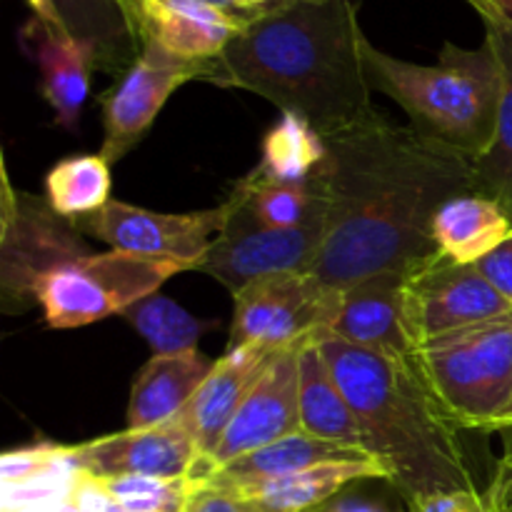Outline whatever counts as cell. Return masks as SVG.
Returning <instances> with one entry per match:
<instances>
[{
	"instance_id": "obj_1",
	"label": "cell",
	"mask_w": 512,
	"mask_h": 512,
	"mask_svg": "<svg viewBox=\"0 0 512 512\" xmlns=\"http://www.w3.org/2000/svg\"><path fill=\"white\" fill-rule=\"evenodd\" d=\"M323 138L328 220L310 275L345 290L380 273H410L438 255L435 213L478 190L473 160L378 110Z\"/></svg>"
},
{
	"instance_id": "obj_2",
	"label": "cell",
	"mask_w": 512,
	"mask_h": 512,
	"mask_svg": "<svg viewBox=\"0 0 512 512\" xmlns=\"http://www.w3.org/2000/svg\"><path fill=\"white\" fill-rule=\"evenodd\" d=\"M363 43L355 0H278L250 15L203 80L258 93L330 135L375 110Z\"/></svg>"
},
{
	"instance_id": "obj_3",
	"label": "cell",
	"mask_w": 512,
	"mask_h": 512,
	"mask_svg": "<svg viewBox=\"0 0 512 512\" xmlns=\"http://www.w3.org/2000/svg\"><path fill=\"white\" fill-rule=\"evenodd\" d=\"M333 378L368 433L370 455L408 500L478 488L460 433L413 355L375 353L335 335L318 340Z\"/></svg>"
},
{
	"instance_id": "obj_4",
	"label": "cell",
	"mask_w": 512,
	"mask_h": 512,
	"mask_svg": "<svg viewBox=\"0 0 512 512\" xmlns=\"http://www.w3.org/2000/svg\"><path fill=\"white\" fill-rule=\"evenodd\" d=\"M363 63L370 90L393 98L420 135L473 163L490 148L503 100V68L488 38L480 48L445 43L435 65L400 60L365 38Z\"/></svg>"
},
{
	"instance_id": "obj_5",
	"label": "cell",
	"mask_w": 512,
	"mask_h": 512,
	"mask_svg": "<svg viewBox=\"0 0 512 512\" xmlns=\"http://www.w3.org/2000/svg\"><path fill=\"white\" fill-rule=\"evenodd\" d=\"M413 360L460 430L500 428L512 408V313L425 340Z\"/></svg>"
},
{
	"instance_id": "obj_6",
	"label": "cell",
	"mask_w": 512,
	"mask_h": 512,
	"mask_svg": "<svg viewBox=\"0 0 512 512\" xmlns=\"http://www.w3.org/2000/svg\"><path fill=\"white\" fill-rule=\"evenodd\" d=\"M183 270L190 265L110 250L50 273L38 288V305L50 328H83L158 293L160 285Z\"/></svg>"
},
{
	"instance_id": "obj_7",
	"label": "cell",
	"mask_w": 512,
	"mask_h": 512,
	"mask_svg": "<svg viewBox=\"0 0 512 512\" xmlns=\"http://www.w3.org/2000/svg\"><path fill=\"white\" fill-rule=\"evenodd\" d=\"M0 203V303L5 313H23L38 303V288L50 273L93 253L78 223L55 213L48 200L15 190L5 168Z\"/></svg>"
},
{
	"instance_id": "obj_8",
	"label": "cell",
	"mask_w": 512,
	"mask_h": 512,
	"mask_svg": "<svg viewBox=\"0 0 512 512\" xmlns=\"http://www.w3.org/2000/svg\"><path fill=\"white\" fill-rule=\"evenodd\" d=\"M233 298L228 348L258 343L283 350L330 335L343 290L310 273H283L255 280Z\"/></svg>"
},
{
	"instance_id": "obj_9",
	"label": "cell",
	"mask_w": 512,
	"mask_h": 512,
	"mask_svg": "<svg viewBox=\"0 0 512 512\" xmlns=\"http://www.w3.org/2000/svg\"><path fill=\"white\" fill-rule=\"evenodd\" d=\"M228 200L233 215L195 270L223 283L233 295L270 275L310 273L323 248L328 218L298 228H263L233 198Z\"/></svg>"
},
{
	"instance_id": "obj_10",
	"label": "cell",
	"mask_w": 512,
	"mask_h": 512,
	"mask_svg": "<svg viewBox=\"0 0 512 512\" xmlns=\"http://www.w3.org/2000/svg\"><path fill=\"white\" fill-rule=\"evenodd\" d=\"M405 328L415 345L470 325L512 313V303L498 293L475 265L433 255L405 275Z\"/></svg>"
},
{
	"instance_id": "obj_11",
	"label": "cell",
	"mask_w": 512,
	"mask_h": 512,
	"mask_svg": "<svg viewBox=\"0 0 512 512\" xmlns=\"http://www.w3.org/2000/svg\"><path fill=\"white\" fill-rule=\"evenodd\" d=\"M230 215H233L230 200L218 208L193 210V213H155L120 200H108L93 215L80 218L78 225L80 230L100 238L113 250L178 260L195 270L225 230Z\"/></svg>"
},
{
	"instance_id": "obj_12",
	"label": "cell",
	"mask_w": 512,
	"mask_h": 512,
	"mask_svg": "<svg viewBox=\"0 0 512 512\" xmlns=\"http://www.w3.org/2000/svg\"><path fill=\"white\" fill-rule=\"evenodd\" d=\"M208 60H185L145 40L140 58L103 98V148L108 165L123 160L148 135L163 105L180 85L203 80Z\"/></svg>"
},
{
	"instance_id": "obj_13",
	"label": "cell",
	"mask_w": 512,
	"mask_h": 512,
	"mask_svg": "<svg viewBox=\"0 0 512 512\" xmlns=\"http://www.w3.org/2000/svg\"><path fill=\"white\" fill-rule=\"evenodd\" d=\"M300 348L303 345H290L270 358L263 378L250 390L213 453L198 460L190 470V480L195 485L205 483L210 475L233 460L303 430L300 428Z\"/></svg>"
},
{
	"instance_id": "obj_14",
	"label": "cell",
	"mask_w": 512,
	"mask_h": 512,
	"mask_svg": "<svg viewBox=\"0 0 512 512\" xmlns=\"http://www.w3.org/2000/svg\"><path fill=\"white\" fill-rule=\"evenodd\" d=\"M78 465L93 478H190L198 463L195 440L178 420L158 428L123 430L75 445Z\"/></svg>"
},
{
	"instance_id": "obj_15",
	"label": "cell",
	"mask_w": 512,
	"mask_h": 512,
	"mask_svg": "<svg viewBox=\"0 0 512 512\" xmlns=\"http://www.w3.org/2000/svg\"><path fill=\"white\" fill-rule=\"evenodd\" d=\"M275 353L278 350L268 348V345L248 343L228 348L223 358L215 360L213 373L200 385L188 408L175 418L193 435L198 460L213 453L218 440L228 430L230 420L235 418L255 383L263 378L265 368Z\"/></svg>"
},
{
	"instance_id": "obj_16",
	"label": "cell",
	"mask_w": 512,
	"mask_h": 512,
	"mask_svg": "<svg viewBox=\"0 0 512 512\" xmlns=\"http://www.w3.org/2000/svg\"><path fill=\"white\" fill-rule=\"evenodd\" d=\"M405 275L408 273H380L345 288L330 335L375 353L410 358L415 343L405 328Z\"/></svg>"
},
{
	"instance_id": "obj_17",
	"label": "cell",
	"mask_w": 512,
	"mask_h": 512,
	"mask_svg": "<svg viewBox=\"0 0 512 512\" xmlns=\"http://www.w3.org/2000/svg\"><path fill=\"white\" fill-rule=\"evenodd\" d=\"M253 15V13H250ZM250 15L228 13L203 0H140L143 40L185 60H213L228 48Z\"/></svg>"
},
{
	"instance_id": "obj_18",
	"label": "cell",
	"mask_w": 512,
	"mask_h": 512,
	"mask_svg": "<svg viewBox=\"0 0 512 512\" xmlns=\"http://www.w3.org/2000/svg\"><path fill=\"white\" fill-rule=\"evenodd\" d=\"M20 43L43 73V95L53 108L58 125L75 130L88 98L90 75L93 68H98L95 50L38 18L25 23L20 30Z\"/></svg>"
},
{
	"instance_id": "obj_19",
	"label": "cell",
	"mask_w": 512,
	"mask_h": 512,
	"mask_svg": "<svg viewBox=\"0 0 512 512\" xmlns=\"http://www.w3.org/2000/svg\"><path fill=\"white\" fill-rule=\"evenodd\" d=\"M360 480H390V473L375 458L333 460L265 483L215 490L238 498L250 512H313Z\"/></svg>"
},
{
	"instance_id": "obj_20",
	"label": "cell",
	"mask_w": 512,
	"mask_h": 512,
	"mask_svg": "<svg viewBox=\"0 0 512 512\" xmlns=\"http://www.w3.org/2000/svg\"><path fill=\"white\" fill-rule=\"evenodd\" d=\"M213 368L215 360L198 348L173 355H153L135 375L128 403V428H158L178 418Z\"/></svg>"
},
{
	"instance_id": "obj_21",
	"label": "cell",
	"mask_w": 512,
	"mask_h": 512,
	"mask_svg": "<svg viewBox=\"0 0 512 512\" xmlns=\"http://www.w3.org/2000/svg\"><path fill=\"white\" fill-rule=\"evenodd\" d=\"M65 33L95 50L98 68L128 70L143 53L138 13L128 0H53Z\"/></svg>"
},
{
	"instance_id": "obj_22",
	"label": "cell",
	"mask_w": 512,
	"mask_h": 512,
	"mask_svg": "<svg viewBox=\"0 0 512 512\" xmlns=\"http://www.w3.org/2000/svg\"><path fill=\"white\" fill-rule=\"evenodd\" d=\"M300 428L313 438L370 453L368 433L330 373L318 340L300 348Z\"/></svg>"
},
{
	"instance_id": "obj_23",
	"label": "cell",
	"mask_w": 512,
	"mask_h": 512,
	"mask_svg": "<svg viewBox=\"0 0 512 512\" xmlns=\"http://www.w3.org/2000/svg\"><path fill=\"white\" fill-rule=\"evenodd\" d=\"M512 230V218L498 200L478 193H460L443 203L433 220V243L440 255L475 265L498 248Z\"/></svg>"
},
{
	"instance_id": "obj_24",
	"label": "cell",
	"mask_w": 512,
	"mask_h": 512,
	"mask_svg": "<svg viewBox=\"0 0 512 512\" xmlns=\"http://www.w3.org/2000/svg\"><path fill=\"white\" fill-rule=\"evenodd\" d=\"M373 458L363 450L345 448V445L328 443V440L313 438V435L298 433L280 438L275 443L265 445V448L253 450V453L243 455V458L233 460L218 473L210 475L205 488H243V485L265 483V480L283 478V475L298 473V470L315 468V465L333 463V460H368ZM378 460V458H375Z\"/></svg>"
},
{
	"instance_id": "obj_25",
	"label": "cell",
	"mask_w": 512,
	"mask_h": 512,
	"mask_svg": "<svg viewBox=\"0 0 512 512\" xmlns=\"http://www.w3.org/2000/svg\"><path fill=\"white\" fill-rule=\"evenodd\" d=\"M485 38L493 43L503 68V100L490 148L473 163L478 193L498 200L512 218V13L483 20Z\"/></svg>"
},
{
	"instance_id": "obj_26",
	"label": "cell",
	"mask_w": 512,
	"mask_h": 512,
	"mask_svg": "<svg viewBox=\"0 0 512 512\" xmlns=\"http://www.w3.org/2000/svg\"><path fill=\"white\" fill-rule=\"evenodd\" d=\"M328 163V143L323 133L295 113H280L260 145V163L255 165L263 178L275 183L313 185Z\"/></svg>"
},
{
	"instance_id": "obj_27",
	"label": "cell",
	"mask_w": 512,
	"mask_h": 512,
	"mask_svg": "<svg viewBox=\"0 0 512 512\" xmlns=\"http://www.w3.org/2000/svg\"><path fill=\"white\" fill-rule=\"evenodd\" d=\"M230 198L263 228H298L328 215L320 178L313 185L275 183L253 168L235 183Z\"/></svg>"
},
{
	"instance_id": "obj_28",
	"label": "cell",
	"mask_w": 512,
	"mask_h": 512,
	"mask_svg": "<svg viewBox=\"0 0 512 512\" xmlns=\"http://www.w3.org/2000/svg\"><path fill=\"white\" fill-rule=\"evenodd\" d=\"M110 183V165L103 155H70L50 168L45 193L55 213L78 223L108 203Z\"/></svg>"
},
{
	"instance_id": "obj_29",
	"label": "cell",
	"mask_w": 512,
	"mask_h": 512,
	"mask_svg": "<svg viewBox=\"0 0 512 512\" xmlns=\"http://www.w3.org/2000/svg\"><path fill=\"white\" fill-rule=\"evenodd\" d=\"M125 320L148 340L155 355H173L185 353V350L198 348V340L210 325L190 315L188 310L180 308L175 300L165 295L153 293L148 298L138 300L123 310Z\"/></svg>"
},
{
	"instance_id": "obj_30",
	"label": "cell",
	"mask_w": 512,
	"mask_h": 512,
	"mask_svg": "<svg viewBox=\"0 0 512 512\" xmlns=\"http://www.w3.org/2000/svg\"><path fill=\"white\" fill-rule=\"evenodd\" d=\"M408 512H500L490 490L463 488L410 500Z\"/></svg>"
},
{
	"instance_id": "obj_31",
	"label": "cell",
	"mask_w": 512,
	"mask_h": 512,
	"mask_svg": "<svg viewBox=\"0 0 512 512\" xmlns=\"http://www.w3.org/2000/svg\"><path fill=\"white\" fill-rule=\"evenodd\" d=\"M478 273L512 303V230L508 238L475 263Z\"/></svg>"
},
{
	"instance_id": "obj_32",
	"label": "cell",
	"mask_w": 512,
	"mask_h": 512,
	"mask_svg": "<svg viewBox=\"0 0 512 512\" xmlns=\"http://www.w3.org/2000/svg\"><path fill=\"white\" fill-rule=\"evenodd\" d=\"M185 512H250L240 503L238 498L228 493H220L215 488H203V485H195V493L190 498Z\"/></svg>"
},
{
	"instance_id": "obj_33",
	"label": "cell",
	"mask_w": 512,
	"mask_h": 512,
	"mask_svg": "<svg viewBox=\"0 0 512 512\" xmlns=\"http://www.w3.org/2000/svg\"><path fill=\"white\" fill-rule=\"evenodd\" d=\"M313 512H393L388 510L385 505L380 503H370V500H360V498H338L325 503L323 508L313 510Z\"/></svg>"
},
{
	"instance_id": "obj_34",
	"label": "cell",
	"mask_w": 512,
	"mask_h": 512,
	"mask_svg": "<svg viewBox=\"0 0 512 512\" xmlns=\"http://www.w3.org/2000/svg\"><path fill=\"white\" fill-rule=\"evenodd\" d=\"M488 490L490 495H493L495 505H498L500 512H512V473L495 475Z\"/></svg>"
},
{
	"instance_id": "obj_35",
	"label": "cell",
	"mask_w": 512,
	"mask_h": 512,
	"mask_svg": "<svg viewBox=\"0 0 512 512\" xmlns=\"http://www.w3.org/2000/svg\"><path fill=\"white\" fill-rule=\"evenodd\" d=\"M498 433L503 435V458H500L495 475H508L512 473V408L508 410L503 423H500Z\"/></svg>"
},
{
	"instance_id": "obj_36",
	"label": "cell",
	"mask_w": 512,
	"mask_h": 512,
	"mask_svg": "<svg viewBox=\"0 0 512 512\" xmlns=\"http://www.w3.org/2000/svg\"><path fill=\"white\" fill-rule=\"evenodd\" d=\"M465 3L473 5L483 20L500 18V15L512 13V0H465Z\"/></svg>"
},
{
	"instance_id": "obj_37",
	"label": "cell",
	"mask_w": 512,
	"mask_h": 512,
	"mask_svg": "<svg viewBox=\"0 0 512 512\" xmlns=\"http://www.w3.org/2000/svg\"><path fill=\"white\" fill-rule=\"evenodd\" d=\"M28 5H30V8H33V18H38V20H43V23L55 25V28L63 30V25H60L58 10H55L53 0H28Z\"/></svg>"
},
{
	"instance_id": "obj_38",
	"label": "cell",
	"mask_w": 512,
	"mask_h": 512,
	"mask_svg": "<svg viewBox=\"0 0 512 512\" xmlns=\"http://www.w3.org/2000/svg\"><path fill=\"white\" fill-rule=\"evenodd\" d=\"M8 512H85L78 505V500L70 495V498L58 500V503H45V505H30V508H18V510H8Z\"/></svg>"
},
{
	"instance_id": "obj_39",
	"label": "cell",
	"mask_w": 512,
	"mask_h": 512,
	"mask_svg": "<svg viewBox=\"0 0 512 512\" xmlns=\"http://www.w3.org/2000/svg\"><path fill=\"white\" fill-rule=\"evenodd\" d=\"M203 3L218 5V8L228 10V13H238V15H250V13H255V10H245L243 5H240V0H203Z\"/></svg>"
},
{
	"instance_id": "obj_40",
	"label": "cell",
	"mask_w": 512,
	"mask_h": 512,
	"mask_svg": "<svg viewBox=\"0 0 512 512\" xmlns=\"http://www.w3.org/2000/svg\"><path fill=\"white\" fill-rule=\"evenodd\" d=\"M278 3V0H240V5H243L245 10H258V8H265V5H273Z\"/></svg>"
},
{
	"instance_id": "obj_41",
	"label": "cell",
	"mask_w": 512,
	"mask_h": 512,
	"mask_svg": "<svg viewBox=\"0 0 512 512\" xmlns=\"http://www.w3.org/2000/svg\"><path fill=\"white\" fill-rule=\"evenodd\" d=\"M128 3L133 5V8H135V13H138V3H140V0H128Z\"/></svg>"
}]
</instances>
